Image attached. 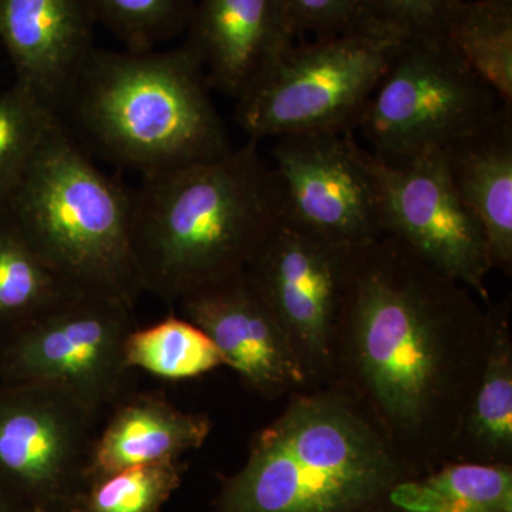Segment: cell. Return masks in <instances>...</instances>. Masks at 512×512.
I'll use <instances>...</instances> for the list:
<instances>
[{"label":"cell","mask_w":512,"mask_h":512,"mask_svg":"<svg viewBox=\"0 0 512 512\" xmlns=\"http://www.w3.org/2000/svg\"><path fill=\"white\" fill-rule=\"evenodd\" d=\"M480 301L396 239L350 252L329 386L419 476L453 458L487 352L490 305Z\"/></svg>","instance_id":"6da1fadb"},{"label":"cell","mask_w":512,"mask_h":512,"mask_svg":"<svg viewBox=\"0 0 512 512\" xmlns=\"http://www.w3.org/2000/svg\"><path fill=\"white\" fill-rule=\"evenodd\" d=\"M258 146L248 140L133 188L131 242L143 293L177 305L247 268L285 212L281 181Z\"/></svg>","instance_id":"7a4b0ae2"},{"label":"cell","mask_w":512,"mask_h":512,"mask_svg":"<svg viewBox=\"0 0 512 512\" xmlns=\"http://www.w3.org/2000/svg\"><path fill=\"white\" fill-rule=\"evenodd\" d=\"M289 399L222 480L214 512H383L397 485L419 477L342 390Z\"/></svg>","instance_id":"3957f363"},{"label":"cell","mask_w":512,"mask_h":512,"mask_svg":"<svg viewBox=\"0 0 512 512\" xmlns=\"http://www.w3.org/2000/svg\"><path fill=\"white\" fill-rule=\"evenodd\" d=\"M204 67L185 45L94 47L60 116L73 136L109 163L151 177L231 150Z\"/></svg>","instance_id":"277c9868"},{"label":"cell","mask_w":512,"mask_h":512,"mask_svg":"<svg viewBox=\"0 0 512 512\" xmlns=\"http://www.w3.org/2000/svg\"><path fill=\"white\" fill-rule=\"evenodd\" d=\"M0 210L70 288L136 306L133 188L94 163L62 119L47 131Z\"/></svg>","instance_id":"5b68a950"},{"label":"cell","mask_w":512,"mask_h":512,"mask_svg":"<svg viewBox=\"0 0 512 512\" xmlns=\"http://www.w3.org/2000/svg\"><path fill=\"white\" fill-rule=\"evenodd\" d=\"M403 40L360 32L301 40L239 97L235 121L248 140L352 131Z\"/></svg>","instance_id":"8992f818"},{"label":"cell","mask_w":512,"mask_h":512,"mask_svg":"<svg viewBox=\"0 0 512 512\" xmlns=\"http://www.w3.org/2000/svg\"><path fill=\"white\" fill-rule=\"evenodd\" d=\"M503 106L447 39L403 40L356 133L376 157L403 160L444 150Z\"/></svg>","instance_id":"52a82bcc"},{"label":"cell","mask_w":512,"mask_h":512,"mask_svg":"<svg viewBox=\"0 0 512 512\" xmlns=\"http://www.w3.org/2000/svg\"><path fill=\"white\" fill-rule=\"evenodd\" d=\"M130 303L77 293L52 311L0 336V382L55 390L100 414L131 392Z\"/></svg>","instance_id":"ba28073f"},{"label":"cell","mask_w":512,"mask_h":512,"mask_svg":"<svg viewBox=\"0 0 512 512\" xmlns=\"http://www.w3.org/2000/svg\"><path fill=\"white\" fill-rule=\"evenodd\" d=\"M352 249L282 217L245 268L298 357L309 390L332 382Z\"/></svg>","instance_id":"9c48e42d"},{"label":"cell","mask_w":512,"mask_h":512,"mask_svg":"<svg viewBox=\"0 0 512 512\" xmlns=\"http://www.w3.org/2000/svg\"><path fill=\"white\" fill-rule=\"evenodd\" d=\"M99 416L55 390L0 382V494L69 512L87 481Z\"/></svg>","instance_id":"30bf717a"},{"label":"cell","mask_w":512,"mask_h":512,"mask_svg":"<svg viewBox=\"0 0 512 512\" xmlns=\"http://www.w3.org/2000/svg\"><path fill=\"white\" fill-rule=\"evenodd\" d=\"M272 167L282 184L284 217L346 248L383 237L375 156L352 131L276 138Z\"/></svg>","instance_id":"8fae6325"},{"label":"cell","mask_w":512,"mask_h":512,"mask_svg":"<svg viewBox=\"0 0 512 512\" xmlns=\"http://www.w3.org/2000/svg\"><path fill=\"white\" fill-rule=\"evenodd\" d=\"M375 165L383 237L396 239L490 305V247L480 222L451 183L441 151L392 161L375 156Z\"/></svg>","instance_id":"7c38bea8"},{"label":"cell","mask_w":512,"mask_h":512,"mask_svg":"<svg viewBox=\"0 0 512 512\" xmlns=\"http://www.w3.org/2000/svg\"><path fill=\"white\" fill-rule=\"evenodd\" d=\"M177 305L252 393L276 400L309 390L298 357L245 269L190 293Z\"/></svg>","instance_id":"4fadbf2b"},{"label":"cell","mask_w":512,"mask_h":512,"mask_svg":"<svg viewBox=\"0 0 512 512\" xmlns=\"http://www.w3.org/2000/svg\"><path fill=\"white\" fill-rule=\"evenodd\" d=\"M184 35L211 89L235 101L299 42L284 0H195Z\"/></svg>","instance_id":"5bb4252c"},{"label":"cell","mask_w":512,"mask_h":512,"mask_svg":"<svg viewBox=\"0 0 512 512\" xmlns=\"http://www.w3.org/2000/svg\"><path fill=\"white\" fill-rule=\"evenodd\" d=\"M89 0H0V43L15 82L60 116L94 50Z\"/></svg>","instance_id":"9a60e30c"},{"label":"cell","mask_w":512,"mask_h":512,"mask_svg":"<svg viewBox=\"0 0 512 512\" xmlns=\"http://www.w3.org/2000/svg\"><path fill=\"white\" fill-rule=\"evenodd\" d=\"M451 183L480 222L494 269L512 271V107L441 150Z\"/></svg>","instance_id":"2e32d148"},{"label":"cell","mask_w":512,"mask_h":512,"mask_svg":"<svg viewBox=\"0 0 512 512\" xmlns=\"http://www.w3.org/2000/svg\"><path fill=\"white\" fill-rule=\"evenodd\" d=\"M207 414L190 413L161 393L130 392L111 407L90 451L87 480L144 464L178 460L210 436Z\"/></svg>","instance_id":"e0dca14e"},{"label":"cell","mask_w":512,"mask_h":512,"mask_svg":"<svg viewBox=\"0 0 512 512\" xmlns=\"http://www.w3.org/2000/svg\"><path fill=\"white\" fill-rule=\"evenodd\" d=\"M508 303L490 306V332L483 369L451 461L511 464L512 460V330Z\"/></svg>","instance_id":"ac0fdd59"},{"label":"cell","mask_w":512,"mask_h":512,"mask_svg":"<svg viewBox=\"0 0 512 512\" xmlns=\"http://www.w3.org/2000/svg\"><path fill=\"white\" fill-rule=\"evenodd\" d=\"M0 210V336L77 295Z\"/></svg>","instance_id":"d6986e66"},{"label":"cell","mask_w":512,"mask_h":512,"mask_svg":"<svg viewBox=\"0 0 512 512\" xmlns=\"http://www.w3.org/2000/svg\"><path fill=\"white\" fill-rule=\"evenodd\" d=\"M447 42L505 107H512V0H461Z\"/></svg>","instance_id":"ffe728a7"},{"label":"cell","mask_w":512,"mask_h":512,"mask_svg":"<svg viewBox=\"0 0 512 512\" xmlns=\"http://www.w3.org/2000/svg\"><path fill=\"white\" fill-rule=\"evenodd\" d=\"M440 505H473L494 512H512L511 464L450 461L423 476L397 485L390 507L420 512Z\"/></svg>","instance_id":"44dd1931"},{"label":"cell","mask_w":512,"mask_h":512,"mask_svg":"<svg viewBox=\"0 0 512 512\" xmlns=\"http://www.w3.org/2000/svg\"><path fill=\"white\" fill-rule=\"evenodd\" d=\"M126 363L157 379H195L224 366L212 340L194 323L170 313L167 318L137 328L128 335Z\"/></svg>","instance_id":"7402d4cb"},{"label":"cell","mask_w":512,"mask_h":512,"mask_svg":"<svg viewBox=\"0 0 512 512\" xmlns=\"http://www.w3.org/2000/svg\"><path fill=\"white\" fill-rule=\"evenodd\" d=\"M184 470L178 458L89 478L69 512H161L183 483Z\"/></svg>","instance_id":"603a6c76"},{"label":"cell","mask_w":512,"mask_h":512,"mask_svg":"<svg viewBox=\"0 0 512 512\" xmlns=\"http://www.w3.org/2000/svg\"><path fill=\"white\" fill-rule=\"evenodd\" d=\"M59 119L49 104L22 84L15 82L0 92V204Z\"/></svg>","instance_id":"cb8c5ba5"},{"label":"cell","mask_w":512,"mask_h":512,"mask_svg":"<svg viewBox=\"0 0 512 512\" xmlns=\"http://www.w3.org/2000/svg\"><path fill=\"white\" fill-rule=\"evenodd\" d=\"M195 0H89L97 23L128 50H153L184 35Z\"/></svg>","instance_id":"d4e9b609"},{"label":"cell","mask_w":512,"mask_h":512,"mask_svg":"<svg viewBox=\"0 0 512 512\" xmlns=\"http://www.w3.org/2000/svg\"><path fill=\"white\" fill-rule=\"evenodd\" d=\"M299 42L350 35L387 32L377 22L369 0H284ZM393 35V33H392Z\"/></svg>","instance_id":"484cf974"},{"label":"cell","mask_w":512,"mask_h":512,"mask_svg":"<svg viewBox=\"0 0 512 512\" xmlns=\"http://www.w3.org/2000/svg\"><path fill=\"white\" fill-rule=\"evenodd\" d=\"M461 0H369L379 25L402 40L446 39Z\"/></svg>","instance_id":"4316f807"},{"label":"cell","mask_w":512,"mask_h":512,"mask_svg":"<svg viewBox=\"0 0 512 512\" xmlns=\"http://www.w3.org/2000/svg\"><path fill=\"white\" fill-rule=\"evenodd\" d=\"M402 512V511H399ZM420 512H494L484 510V508L473 507V505H440V507L431 508V510Z\"/></svg>","instance_id":"83f0119b"},{"label":"cell","mask_w":512,"mask_h":512,"mask_svg":"<svg viewBox=\"0 0 512 512\" xmlns=\"http://www.w3.org/2000/svg\"><path fill=\"white\" fill-rule=\"evenodd\" d=\"M0 512H25V508L12 503L5 495L0 494Z\"/></svg>","instance_id":"f1b7e54d"},{"label":"cell","mask_w":512,"mask_h":512,"mask_svg":"<svg viewBox=\"0 0 512 512\" xmlns=\"http://www.w3.org/2000/svg\"><path fill=\"white\" fill-rule=\"evenodd\" d=\"M25 512H50L42 510V508H25Z\"/></svg>","instance_id":"f546056e"}]
</instances>
